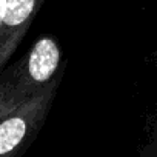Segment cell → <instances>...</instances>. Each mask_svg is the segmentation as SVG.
<instances>
[{
	"instance_id": "obj_1",
	"label": "cell",
	"mask_w": 157,
	"mask_h": 157,
	"mask_svg": "<svg viewBox=\"0 0 157 157\" xmlns=\"http://www.w3.org/2000/svg\"><path fill=\"white\" fill-rule=\"evenodd\" d=\"M59 63L60 49L57 43L49 37L39 39L26 60L17 66L16 74L0 88V116L16 111L22 102L36 97L39 88L51 80Z\"/></svg>"
},
{
	"instance_id": "obj_2",
	"label": "cell",
	"mask_w": 157,
	"mask_h": 157,
	"mask_svg": "<svg viewBox=\"0 0 157 157\" xmlns=\"http://www.w3.org/2000/svg\"><path fill=\"white\" fill-rule=\"evenodd\" d=\"M6 10L0 26V65L16 49L42 0H5Z\"/></svg>"
},
{
	"instance_id": "obj_3",
	"label": "cell",
	"mask_w": 157,
	"mask_h": 157,
	"mask_svg": "<svg viewBox=\"0 0 157 157\" xmlns=\"http://www.w3.org/2000/svg\"><path fill=\"white\" fill-rule=\"evenodd\" d=\"M37 100H29L14 116L0 123V157L10 155L25 139L29 129V120L36 117L34 105Z\"/></svg>"
},
{
	"instance_id": "obj_4",
	"label": "cell",
	"mask_w": 157,
	"mask_h": 157,
	"mask_svg": "<svg viewBox=\"0 0 157 157\" xmlns=\"http://www.w3.org/2000/svg\"><path fill=\"white\" fill-rule=\"evenodd\" d=\"M143 157H157V119L152 125V132H151V142L143 151Z\"/></svg>"
},
{
	"instance_id": "obj_5",
	"label": "cell",
	"mask_w": 157,
	"mask_h": 157,
	"mask_svg": "<svg viewBox=\"0 0 157 157\" xmlns=\"http://www.w3.org/2000/svg\"><path fill=\"white\" fill-rule=\"evenodd\" d=\"M5 10H6V2L5 0H0V26H2V22L5 17Z\"/></svg>"
}]
</instances>
